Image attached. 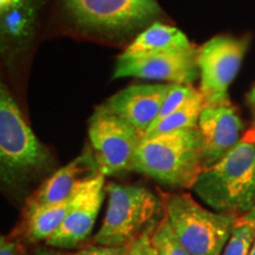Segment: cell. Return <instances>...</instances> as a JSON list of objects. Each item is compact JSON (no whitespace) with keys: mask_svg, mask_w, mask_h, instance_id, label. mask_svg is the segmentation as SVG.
<instances>
[{"mask_svg":"<svg viewBox=\"0 0 255 255\" xmlns=\"http://www.w3.org/2000/svg\"><path fill=\"white\" fill-rule=\"evenodd\" d=\"M214 212L240 219L255 205V143L240 141L201 171L193 188Z\"/></svg>","mask_w":255,"mask_h":255,"instance_id":"6da1fadb","label":"cell"},{"mask_svg":"<svg viewBox=\"0 0 255 255\" xmlns=\"http://www.w3.org/2000/svg\"><path fill=\"white\" fill-rule=\"evenodd\" d=\"M203 169L197 128L143 137L132 163V170L178 189H191Z\"/></svg>","mask_w":255,"mask_h":255,"instance_id":"7a4b0ae2","label":"cell"},{"mask_svg":"<svg viewBox=\"0 0 255 255\" xmlns=\"http://www.w3.org/2000/svg\"><path fill=\"white\" fill-rule=\"evenodd\" d=\"M163 209L178 240L191 255H221L239 220L201 206L188 193L165 195Z\"/></svg>","mask_w":255,"mask_h":255,"instance_id":"3957f363","label":"cell"},{"mask_svg":"<svg viewBox=\"0 0 255 255\" xmlns=\"http://www.w3.org/2000/svg\"><path fill=\"white\" fill-rule=\"evenodd\" d=\"M109 202L94 241L98 246L130 245L156 222L162 203L148 188L111 182L107 187Z\"/></svg>","mask_w":255,"mask_h":255,"instance_id":"277c9868","label":"cell"},{"mask_svg":"<svg viewBox=\"0 0 255 255\" xmlns=\"http://www.w3.org/2000/svg\"><path fill=\"white\" fill-rule=\"evenodd\" d=\"M0 161L6 182L43 170L51 161L50 151L28 127L4 84L0 91Z\"/></svg>","mask_w":255,"mask_h":255,"instance_id":"5b68a950","label":"cell"},{"mask_svg":"<svg viewBox=\"0 0 255 255\" xmlns=\"http://www.w3.org/2000/svg\"><path fill=\"white\" fill-rule=\"evenodd\" d=\"M89 137L101 175L113 176L132 170L133 157L143 138L135 128L101 105L89 121Z\"/></svg>","mask_w":255,"mask_h":255,"instance_id":"8992f818","label":"cell"},{"mask_svg":"<svg viewBox=\"0 0 255 255\" xmlns=\"http://www.w3.org/2000/svg\"><path fill=\"white\" fill-rule=\"evenodd\" d=\"M64 6L83 27L126 31L154 20L161 13L156 0H63Z\"/></svg>","mask_w":255,"mask_h":255,"instance_id":"52a82bcc","label":"cell"},{"mask_svg":"<svg viewBox=\"0 0 255 255\" xmlns=\"http://www.w3.org/2000/svg\"><path fill=\"white\" fill-rule=\"evenodd\" d=\"M248 41L229 36H216L197 50L200 92L206 103L229 100L228 89L237 77Z\"/></svg>","mask_w":255,"mask_h":255,"instance_id":"ba28073f","label":"cell"},{"mask_svg":"<svg viewBox=\"0 0 255 255\" xmlns=\"http://www.w3.org/2000/svg\"><path fill=\"white\" fill-rule=\"evenodd\" d=\"M197 50L191 46L189 49L164 51L131 58L120 56L114 78L136 77L169 82V84L191 85L200 76Z\"/></svg>","mask_w":255,"mask_h":255,"instance_id":"9c48e42d","label":"cell"},{"mask_svg":"<svg viewBox=\"0 0 255 255\" xmlns=\"http://www.w3.org/2000/svg\"><path fill=\"white\" fill-rule=\"evenodd\" d=\"M205 168L214 164L241 141L242 122L231 101L206 103L199 126Z\"/></svg>","mask_w":255,"mask_h":255,"instance_id":"30bf717a","label":"cell"},{"mask_svg":"<svg viewBox=\"0 0 255 255\" xmlns=\"http://www.w3.org/2000/svg\"><path fill=\"white\" fill-rule=\"evenodd\" d=\"M104 186L103 175L83 184L60 227L45 241L49 246L73 248L90 237L103 203Z\"/></svg>","mask_w":255,"mask_h":255,"instance_id":"8fae6325","label":"cell"},{"mask_svg":"<svg viewBox=\"0 0 255 255\" xmlns=\"http://www.w3.org/2000/svg\"><path fill=\"white\" fill-rule=\"evenodd\" d=\"M170 84H135L115 94L102 107L144 136L158 117Z\"/></svg>","mask_w":255,"mask_h":255,"instance_id":"7c38bea8","label":"cell"},{"mask_svg":"<svg viewBox=\"0 0 255 255\" xmlns=\"http://www.w3.org/2000/svg\"><path fill=\"white\" fill-rule=\"evenodd\" d=\"M94 151H84L52 174L34 191L26 202V210L53 206L71 199L88 181L98 176Z\"/></svg>","mask_w":255,"mask_h":255,"instance_id":"4fadbf2b","label":"cell"},{"mask_svg":"<svg viewBox=\"0 0 255 255\" xmlns=\"http://www.w3.org/2000/svg\"><path fill=\"white\" fill-rule=\"evenodd\" d=\"M191 46L193 45L182 31L165 24L154 23L133 39L121 57L131 58L164 51L189 49Z\"/></svg>","mask_w":255,"mask_h":255,"instance_id":"5bb4252c","label":"cell"},{"mask_svg":"<svg viewBox=\"0 0 255 255\" xmlns=\"http://www.w3.org/2000/svg\"><path fill=\"white\" fill-rule=\"evenodd\" d=\"M76 194L71 199L58 205L26 210L25 212V237L27 240L31 242L46 241L51 235H53V233L60 227L64 219L68 215Z\"/></svg>","mask_w":255,"mask_h":255,"instance_id":"9a60e30c","label":"cell"},{"mask_svg":"<svg viewBox=\"0 0 255 255\" xmlns=\"http://www.w3.org/2000/svg\"><path fill=\"white\" fill-rule=\"evenodd\" d=\"M206 101L200 90H195L191 97L180 109L162 120H157L146 130L143 137L161 135V133L178 131V130L196 129L199 126L201 111L205 107Z\"/></svg>","mask_w":255,"mask_h":255,"instance_id":"2e32d148","label":"cell"},{"mask_svg":"<svg viewBox=\"0 0 255 255\" xmlns=\"http://www.w3.org/2000/svg\"><path fill=\"white\" fill-rule=\"evenodd\" d=\"M152 241L159 255H191L178 240L165 213L156 223L152 232Z\"/></svg>","mask_w":255,"mask_h":255,"instance_id":"e0dca14e","label":"cell"},{"mask_svg":"<svg viewBox=\"0 0 255 255\" xmlns=\"http://www.w3.org/2000/svg\"><path fill=\"white\" fill-rule=\"evenodd\" d=\"M254 241L255 229L239 219L221 255H250Z\"/></svg>","mask_w":255,"mask_h":255,"instance_id":"ac0fdd59","label":"cell"},{"mask_svg":"<svg viewBox=\"0 0 255 255\" xmlns=\"http://www.w3.org/2000/svg\"><path fill=\"white\" fill-rule=\"evenodd\" d=\"M196 89L193 85H180V84H170L169 85L168 94L165 96L163 104H162L161 110H159L158 117L156 119L162 120L169 116L177 109H180L183 104L191 97V95L195 92Z\"/></svg>","mask_w":255,"mask_h":255,"instance_id":"d6986e66","label":"cell"},{"mask_svg":"<svg viewBox=\"0 0 255 255\" xmlns=\"http://www.w3.org/2000/svg\"><path fill=\"white\" fill-rule=\"evenodd\" d=\"M157 222L158 221H156L151 226H149L138 238H136L130 244L128 255H159L158 250L152 241V232H154Z\"/></svg>","mask_w":255,"mask_h":255,"instance_id":"ffe728a7","label":"cell"},{"mask_svg":"<svg viewBox=\"0 0 255 255\" xmlns=\"http://www.w3.org/2000/svg\"><path fill=\"white\" fill-rule=\"evenodd\" d=\"M130 245L120 247H108V246H90L79 250L71 255H128Z\"/></svg>","mask_w":255,"mask_h":255,"instance_id":"44dd1931","label":"cell"},{"mask_svg":"<svg viewBox=\"0 0 255 255\" xmlns=\"http://www.w3.org/2000/svg\"><path fill=\"white\" fill-rule=\"evenodd\" d=\"M24 253L25 247L20 242L2 235L0 240V255H24Z\"/></svg>","mask_w":255,"mask_h":255,"instance_id":"7402d4cb","label":"cell"},{"mask_svg":"<svg viewBox=\"0 0 255 255\" xmlns=\"http://www.w3.org/2000/svg\"><path fill=\"white\" fill-rule=\"evenodd\" d=\"M240 220H241V221L248 223V225H251L252 227L255 229V205H254L253 208H252L250 212L247 213L246 215L240 218Z\"/></svg>","mask_w":255,"mask_h":255,"instance_id":"603a6c76","label":"cell"},{"mask_svg":"<svg viewBox=\"0 0 255 255\" xmlns=\"http://www.w3.org/2000/svg\"><path fill=\"white\" fill-rule=\"evenodd\" d=\"M33 255H64L63 253H59V252H56V251H47V250H41V251H38L36 254Z\"/></svg>","mask_w":255,"mask_h":255,"instance_id":"cb8c5ba5","label":"cell"},{"mask_svg":"<svg viewBox=\"0 0 255 255\" xmlns=\"http://www.w3.org/2000/svg\"><path fill=\"white\" fill-rule=\"evenodd\" d=\"M248 102H250L251 105H253L254 109H255V85H254V88L251 90L250 95H248Z\"/></svg>","mask_w":255,"mask_h":255,"instance_id":"d4e9b609","label":"cell"},{"mask_svg":"<svg viewBox=\"0 0 255 255\" xmlns=\"http://www.w3.org/2000/svg\"><path fill=\"white\" fill-rule=\"evenodd\" d=\"M250 255H255V241H254L253 246H252V250L250 252Z\"/></svg>","mask_w":255,"mask_h":255,"instance_id":"484cf974","label":"cell"}]
</instances>
